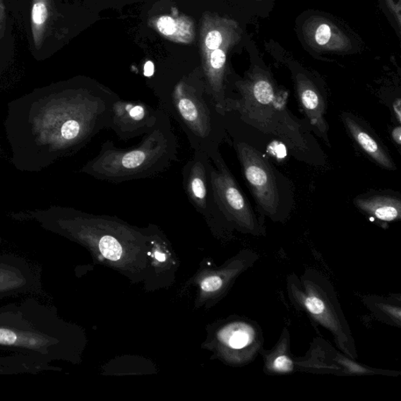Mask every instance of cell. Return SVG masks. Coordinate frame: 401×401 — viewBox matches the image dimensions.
Returning <instances> with one entry per match:
<instances>
[{
  "mask_svg": "<svg viewBox=\"0 0 401 401\" xmlns=\"http://www.w3.org/2000/svg\"><path fill=\"white\" fill-rule=\"evenodd\" d=\"M73 328L56 307L28 298L0 306V350L52 364L74 358Z\"/></svg>",
  "mask_w": 401,
  "mask_h": 401,
  "instance_id": "6da1fadb",
  "label": "cell"
},
{
  "mask_svg": "<svg viewBox=\"0 0 401 401\" xmlns=\"http://www.w3.org/2000/svg\"><path fill=\"white\" fill-rule=\"evenodd\" d=\"M179 160V142L170 118L163 111L153 130L138 145L119 148L112 140L84 168L97 180L121 184L159 176Z\"/></svg>",
  "mask_w": 401,
  "mask_h": 401,
  "instance_id": "7a4b0ae2",
  "label": "cell"
},
{
  "mask_svg": "<svg viewBox=\"0 0 401 401\" xmlns=\"http://www.w3.org/2000/svg\"><path fill=\"white\" fill-rule=\"evenodd\" d=\"M160 109L173 118L187 137L191 148L210 157L219 152L226 138L224 118L205 85L178 82L155 90Z\"/></svg>",
  "mask_w": 401,
  "mask_h": 401,
  "instance_id": "3957f363",
  "label": "cell"
},
{
  "mask_svg": "<svg viewBox=\"0 0 401 401\" xmlns=\"http://www.w3.org/2000/svg\"><path fill=\"white\" fill-rule=\"evenodd\" d=\"M286 284L293 306L306 313L314 325L325 328L341 352L357 360L352 333L330 280L318 270L307 268L300 275H289Z\"/></svg>",
  "mask_w": 401,
  "mask_h": 401,
  "instance_id": "277c9868",
  "label": "cell"
},
{
  "mask_svg": "<svg viewBox=\"0 0 401 401\" xmlns=\"http://www.w3.org/2000/svg\"><path fill=\"white\" fill-rule=\"evenodd\" d=\"M210 160L211 186L220 215L246 233L256 236L263 234L252 207L227 168L220 150Z\"/></svg>",
  "mask_w": 401,
  "mask_h": 401,
  "instance_id": "5b68a950",
  "label": "cell"
},
{
  "mask_svg": "<svg viewBox=\"0 0 401 401\" xmlns=\"http://www.w3.org/2000/svg\"><path fill=\"white\" fill-rule=\"evenodd\" d=\"M235 150L256 202L265 214L274 217L278 210L279 193L270 164L259 150L246 143L236 142Z\"/></svg>",
  "mask_w": 401,
  "mask_h": 401,
  "instance_id": "8992f818",
  "label": "cell"
},
{
  "mask_svg": "<svg viewBox=\"0 0 401 401\" xmlns=\"http://www.w3.org/2000/svg\"><path fill=\"white\" fill-rule=\"evenodd\" d=\"M298 371L336 376H395L396 371L371 369L336 350L321 338L314 340L303 357H297Z\"/></svg>",
  "mask_w": 401,
  "mask_h": 401,
  "instance_id": "52a82bcc",
  "label": "cell"
},
{
  "mask_svg": "<svg viewBox=\"0 0 401 401\" xmlns=\"http://www.w3.org/2000/svg\"><path fill=\"white\" fill-rule=\"evenodd\" d=\"M68 232L77 240L96 245L100 252L112 261H119L123 253L120 236L137 232L123 221L109 216L77 217Z\"/></svg>",
  "mask_w": 401,
  "mask_h": 401,
  "instance_id": "ba28073f",
  "label": "cell"
},
{
  "mask_svg": "<svg viewBox=\"0 0 401 401\" xmlns=\"http://www.w3.org/2000/svg\"><path fill=\"white\" fill-rule=\"evenodd\" d=\"M211 160L209 155L195 150L182 169L183 188L190 203L208 222L220 216L215 203L210 179Z\"/></svg>",
  "mask_w": 401,
  "mask_h": 401,
  "instance_id": "9c48e42d",
  "label": "cell"
},
{
  "mask_svg": "<svg viewBox=\"0 0 401 401\" xmlns=\"http://www.w3.org/2000/svg\"><path fill=\"white\" fill-rule=\"evenodd\" d=\"M161 112L140 100L119 97L112 105L110 130L124 141L140 137L153 130Z\"/></svg>",
  "mask_w": 401,
  "mask_h": 401,
  "instance_id": "30bf717a",
  "label": "cell"
},
{
  "mask_svg": "<svg viewBox=\"0 0 401 401\" xmlns=\"http://www.w3.org/2000/svg\"><path fill=\"white\" fill-rule=\"evenodd\" d=\"M42 289L40 270L25 258L14 254L0 255V300Z\"/></svg>",
  "mask_w": 401,
  "mask_h": 401,
  "instance_id": "8fae6325",
  "label": "cell"
},
{
  "mask_svg": "<svg viewBox=\"0 0 401 401\" xmlns=\"http://www.w3.org/2000/svg\"><path fill=\"white\" fill-rule=\"evenodd\" d=\"M219 340L227 349L238 354L241 364H248L260 355L263 348V333L256 321L237 320L231 322L219 333Z\"/></svg>",
  "mask_w": 401,
  "mask_h": 401,
  "instance_id": "7c38bea8",
  "label": "cell"
},
{
  "mask_svg": "<svg viewBox=\"0 0 401 401\" xmlns=\"http://www.w3.org/2000/svg\"><path fill=\"white\" fill-rule=\"evenodd\" d=\"M263 357V371L269 376H284L298 371L297 357L292 355L290 346V334L285 327L275 346L269 349L261 350Z\"/></svg>",
  "mask_w": 401,
  "mask_h": 401,
  "instance_id": "4fadbf2b",
  "label": "cell"
},
{
  "mask_svg": "<svg viewBox=\"0 0 401 401\" xmlns=\"http://www.w3.org/2000/svg\"><path fill=\"white\" fill-rule=\"evenodd\" d=\"M342 119L350 135L352 136L357 144L364 150L365 153L368 154L372 160L381 164V167L392 170L396 169V166L392 161L388 150L385 149L381 142L378 141L371 134L366 128L349 114H345Z\"/></svg>",
  "mask_w": 401,
  "mask_h": 401,
  "instance_id": "5bb4252c",
  "label": "cell"
},
{
  "mask_svg": "<svg viewBox=\"0 0 401 401\" xmlns=\"http://www.w3.org/2000/svg\"><path fill=\"white\" fill-rule=\"evenodd\" d=\"M355 205L370 217L385 223L398 220L401 217V202L396 197L377 195L357 198Z\"/></svg>",
  "mask_w": 401,
  "mask_h": 401,
  "instance_id": "9a60e30c",
  "label": "cell"
},
{
  "mask_svg": "<svg viewBox=\"0 0 401 401\" xmlns=\"http://www.w3.org/2000/svg\"><path fill=\"white\" fill-rule=\"evenodd\" d=\"M61 369L45 361L19 354L0 356V376L38 375Z\"/></svg>",
  "mask_w": 401,
  "mask_h": 401,
  "instance_id": "2e32d148",
  "label": "cell"
},
{
  "mask_svg": "<svg viewBox=\"0 0 401 401\" xmlns=\"http://www.w3.org/2000/svg\"><path fill=\"white\" fill-rule=\"evenodd\" d=\"M363 303L378 320L391 326L400 328L401 298L400 295L388 297H365L363 299Z\"/></svg>",
  "mask_w": 401,
  "mask_h": 401,
  "instance_id": "e0dca14e",
  "label": "cell"
},
{
  "mask_svg": "<svg viewBox=\"0 0 401 401\" xmlns=\"http://www.w3.org/2000/svg\"><path fill=\"white\" fill-rule=\"evenodd\" d=\"M301 105L305 110L307 116L310 118L312 124L319 128L321 132L325 133L326 126L324 119L325 104L321 100L316 91L310 88H305L299 91Z\"/></svg>",
  "mask_w": 401,
  "mask_h": 401,
  "instance_id": "ac0fdd59",
  "label": "cell"
},
{
  "mask_svg": "<svg viewBox=\"0 0 401 401\" xmlns=\"http://www.w3.org/2000/svg\"><path fill=\"white\" fill-rule=\"evenodd\" d=\"M48 11L47 6L42 3L35 4L32 9L33 23L37 25H42L47 19Z\"/></svg>",
  "mask_w": 401,
  "mask_h": 401,
  "instance_id": "d6986e66",
  "label": "cell"
},
{
  "mask_svg": "<svg viewBox=\"0 0 401 401\" xmlns=\"http://www.w3.org/2000/svg\"><path fill=\"white\" fill-rule=\"evenodd\" d=\"M157 28L162 34L169 35L175 32L176 25L173 18L164 16L157 21Z\"/></svg>",
  "mask_w": 401,
  "mask_h": 401,
  "instance_id": "ffe728a7",
  "label": "cell"
},
{
  "mask_svg": "<svg viewBox=\"0 0 401 401\" xmlns=\"http://www.w3.org/2000/svg\"><path fill=\"white\" fill-rule=\"evenodd\" d=\"M226 63V55L223 50L215 49L211 54L210 66L215 71H219L224 68Z\"/></svg>",
  "mask_w": 401,
  "mask_h": 401,
  "instance_id": "44dd1931",
  "label": "cell"
},
{
  "mask_svg": "<svg viewBox=\"0 0 401 401\" xmlns=\"http://www.w3.org/2000/svg\"><path fill=\"white\" fill-rule=\"evenodd\" d=\"M331 38V28L328 25H321L318 27L316 34H315V40H316L319 45L323 46L328 44Z\"/></svg>",
  "mask_w": 401,
  "mask_h": 401,
  "instance_id": "7402d4cb",
  "label": "cell"
},
{
  "mask_svg": "<svg viewBox=\"0 0 401 401\" xmlns=\"http://www.w3.org/2000/svg\"><path fill=\"white\" fill-rule=\"evenodd\" d=\"M222 44V35L218 31H212L208 34L205 45L210 49H217Z\"/></svg>",
  "mask_w": 401,
  "mask_h": 401,
  "instance_id": "603a6c76",
  "label": "cell"
},
{
  "mask_svg": "<svg viewBox=\"0 0 401 401\" xmlns=\"http://www.w3.org/2000/svg\"><path fill=\"white\" fill-rule=\"evenodd\" d=\"M145 76L152 77L155 73V66L152 61H148L145 66Z\"/></svg>",
  "mask_w": 401,
  "mask_h": 401,
  "instance_id": "cb8c5ba5",
  "label": "cell"
},
{
  "mask_svg": "<svg viewBox=\"0 0 401 401\" xmlns=\"http://www.w3.org/2000/svg\"><path fill=\"white\" fill-rule=\"evenodd\" d=\"M155 259L160 262H164L167 260V256L164 253L159 252V251H156L155 253Z\"/></svg>",
  "mask_w": 401,
  "mask_h": 401,
  "instance_id": "d4e9b609",
  "label": "cell"
},
{
  "mask_svg": "<svg viewBox=\"0 0 401 401\" xmlns=\"http://www.w3.org/2000/svg\"><path fill=\"white\" fill-rule=\"evenodd\" d=\"M393 137L395 138V141L397 142L398 145H400V128L397 127L393 132Z\"/></svg>",
  "mask_w": 401,
  "mask_h": 401,
  "instance_id": "484cf974",
  "label": "cell"
}]
</instances>
